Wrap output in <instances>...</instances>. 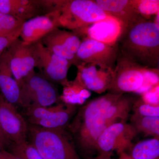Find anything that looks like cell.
Here are the masks:
<instances>
[{"instance_id": "277c9868", "label": "cell", "mask_w": 159, "mask_h": 159, "mask_svg": "<svg viewBox=\"0 0 159 159\" xmlns=\"http://www.w3.org/2000/svg\"><path fill=\"white\" fill-rule=\"evenodd\" d=\"M33 145L44 159H81L64 129H50L31 125L28 127Z\"/></svg>"}, {"instance_id": "cb8c5ba5", "label": "cell", "mask_w": 159, "mask_h": 159, "mask_svg": "<svg viewBox=\"0 0 159 159\" xmlns=\"http://www.w3.org/2000/svg\"><path fill=\"white\" fill-rule=\"evenodd\" d=\"M130 2L134 9L145 19L159 14L158 0H130Z\"/></svg>"}, {"instance_id": "30bf717a", "label": "cell", "mask_w": 159, "mask_h": 159, "mask_svg": "<svg viewBox=\"0 0 159 159\" xmlns=\"http://www.w3.org/2000/svg\"><path fill=\"white\" fill-rule=\"evenodd\" d=\"M76 79L90 91L102 93L110 88L114 69L96 63L80 62Z\"/></svg>"}, {"instance_id": "6da1fadb", "label": "cell", "mask_w": 159, "mask_h": 159, "mask_svg": "<svg viewBox=\"0 0 159 159\" xmlns=\"http://www.w3.org/2000/svg\"><path fill=\"white\" fill-rule=\"evenodd\" d=\"M115 97L111 93L88 102L80 109L71 125L77 145L86 155L97 151V139L104 129L119 121Z\"/></svg>"}, {"instance_id": "4316f807", "label": "cell", "mask_w": 159, "mask_h": 159, "mask_svg": "<svg viewBox=\"0 0 159 159\" xmlns=\"http://www.w3.org/2000/svg\"><path fill=\"white\" fill-rule=\"evenodd\" d=\"M159 85L142 94L143 102L150 105L159 106Z\"/></svg>"}, {"instance_id": "4fadbf2b", "label": "cell", "mask_w": 159, "mask_h": 159, "mask_svg": "<svg viewBox=\"0 0 159 159\" xmlns=\"http://www.w3.org/2000/svg\"><path fill=\"white\" fill-rule=\"evenodd\" d=\"M39 42L56 55L76 65L79 63L76 54L81 41L75 32L58 28L51 31Z\"/></svg>"}, {"instance_id": "9a60e30c", "label": "cell", "mask_w": 159, "mask_h": 159, "mask_svg": "<svg viewBox=\"0 0 159 159\" xmlns=\"http://www.w3.org/2000/svg\"><path fill=\"white\" fill-rule=\"evenodd\" d=\"M0 125L8 140L15 144L26 142L28 126L14 105L4 99L0 93Z\"/></svg>"}, {"instance_id": "d6986e66", "label": "cell", "mask_w": 159, "mask_h": 159, "mask_svg": "<svg viewBox=\"0 0 159 159\" xmlns=\"http://www.w3.org/2000/svg\"><path fill=\"white\" fill-rule=\"evenodd\" d=\"M0 91L7 102L14 105L19 103L20 88L11 72L6 50L0 58Z\"/></svg>"}, {"instance_id": "9c48e42d", "label": "cell", "mask_w": 159, "mask_h": 159, "mask_svg": "<svg viewBox=\"0 0 159 159\" xmlns=\"http://www.w3.org/2000/svg\"><path fill=\"white\" fill-rule=\"evenodd\" d=\"M75 105L60 104L54 107H35L27 109L32 125L50 129H64L76 110Z\"/></svg>"}, {"instance_id": "5b68a950", "label": "cell", "mask_w": 159, "mask_h": 159, "mask_svg": "<svg viewBox=\"0 0 159 159\" xmlns=\"http://www.w3.org/2000/svg\"><path fill=\"white\" fill-rule=\"evenodd\" d=\"M20 88L19 103L27 109L50 107L59 98L54 85L45 77L36 74L34 70L24 79Z\"/></svg>"}, {"instance_id": "8992f818", "label": "cell", "mask_w": 159, "mask_h": 159, "mask_svg": "<svg viewBox=\"0 0 159 159\" xmlns=\"http://www.w3.org/2000/svg\"><path fill=\"white\" fill-rule=\"evenodd\" d=\"M145 68L119 53L109 89L111 93H136L145 83Z\"/></svg>"}, {"instance_id": "3957f363", "label": "cell", "mask_w": 159, "mask_h": 159, "mask_svg": "<svg viewBox=\"0 0 159 159\" xmlns=\"http://www.w3.org/2000/svg\"><path fill=\"white\" fill-rule=\"evenodd\" d=\"M60 27L82 32L108 16L94 1L54 0Z\"/></svg>"}, {"instance_id": "484cf974", "label": "cell", "mask_w": 159, "mask_h": 159, "mask_svg": "<svg viewBox=\"0 0 159 159\" xmlns=\"http://www.w3.org/2000/svg\"><path fill=\"white\" fill-rule=\"evenodd\" d=\"M133 108L135 115L141 116L159 117V106L150 105L142 99L134 103Z\"/></svg>"}, {"instance_id": "8fae6325", "label": "cell", "mask_w": 159, "mask_h": 159, "mask_svg": "<svg viewBox=\"0 0 159 159\" xmlns=\"http://www.w3.org/2000/svg\"><path fill=\"white\" fill-rule=\"evenodd\" d=\"M118 55L117 44L109 45L88 37L81 41L76 54L79 63H96L113 69Z\"/></svg>"}, {"instance_id": "603a6c76", "label": "cell", "mask_w": 159, "mask_h": 159, "mask_svg": "<svg viewBox=\"0 0 159 159\" xmlns=\"http://www.w3.org/2000/svg\"><path fill=\"white\" fill-rule=\"evenodd\" d=\"M25 22L0 12V37H6L20 33Z\"/></svg>"}, {"instance_id": "5bb4252c", "label": "cell", "mask_w": 159, "mask_h": 159, "mask_svg": "<svg viewBox=\"0 0 159 159\" xmlns=\"http://www.w3.org/2000/svg\"><path fill=\"white\" fill-rule=\"evenodd\" d=\"M54 1L0 0V12L26 21L54 9Z\"/></svg>"}, {"instance_id": "7c38bea8", "label": "cell", "mask_w": 159, "mask_h": 159, "mask_svg": "<svg viewBox=\"0 0 159 159\" xmlns=\"http://www.w3.org/2000/svg\"><path fill=\"white\" fill-rule=\"evenodd\" d=\"M36 67L42 71L47 80L65 85L68 82V72L72 64L70 61L51 52L39 42L35 43Z\"/></svg>"}, {"instance_id": "ac0fdd59", "label": "cell", "mask_w": 159, "mask_h": 159, "mask_svg": "<svg viewBox=\"0 0 159 159\" xmlns=\"http://www.w3.org/2000/svg\"><path fill=\"white\" fill-rule=\"evenodd\" d=\"M94 1L107 14L119 20L122 24L123 30L144 18L134 9L130 0Z\"/></svg>"}, {"instance_id": "ba28073f", "label": "cell", "mask_w": 159, "mask_h": 159, "mask_svg": "<svg viewBox=\"0 0 159 159\" xmlns=\"http://www.w3.org/2000/svg\"><path fill=\"white\" fill-rule=\"evenodd\" d=\"M6 51L13 77L20 86L24 79L36 67L35 43L27 44L18 38L12 42Z\"/></svg>"}, {"instance_id": "f1b7e54d", "label": "cell", "mask_w": 159, "mask_h": 159, "mask_svg": "<svg viewBox=\"0 0 159 159\" xmlns=\"http://www.w3.org/2000/svg\"><path fill=\"white\" fill-rule=\"evenodd\" d=\"M20 33H16L6 37H0V58L12 42L19 38Z\"/></svg>"}, {"instance_id": "e0dca14e", "label": "cell", "mask_w": 159, "mask_h": 159, "mask_svg": "<svg viewBox=\"0 0 159 159\" xmlns=\"http://www.w3.org/2000/svg\"><path fill=\"white\" fill-rule=\"evenodd\" d=\"M123 27L121 22L109 15L104 19L89 26L81 32L86 33L87 37L115 46L122 34Z\"/></svg>"}, {"instance_id": "836d02e7", "label": "cell", "mask_w": 159, "mask_h": 159, "mask_svg": "<svg viewBox=\"0 0 159 159\" xmlns=\"http://www.w3.org/2000/svg\"><path fill=\"white\" fill-rule=\"evenodd\" d=\"M2 149L1 147H0V151H1V149Z\"/></svg>"}, {"instance_id": "44dd1931", "label": "cell", "mask_w": 159, "mask_h": 159, "mask_svg": "<svg viewBox=\"0 0 159 159\" xmlns=\"http://www.w3.org/2000/svg\"><path fill=\"white\" fill-rule=\"evenodd\" d=\"M64 86L63 99L67 104H83L91 96L90 91L76 79L72 82L68 81Z\"/></svg>"}, {"instance_id": "f546056e", "label": "cell", "mask_w": 159, "mask_h": 159, "mask_svg": "<svg viewBox=\"0 0 159 159\" xmlns=\"http://www.w3.org/2000/svg\"><path fill=\"white\" fill-rule=\"evenodd\" d=\"M0 159H21L11 152L2 149L0 151Z\"/></svg>"}, {"instance_id": "ffe728a7", "label": "cell", "mask_w": 159, "mask_h": 159, "mask_svg": "<svg viewBox=\"0 0 159 159\" xmlns=\"http://www.w3.org/2000/svg\"><path fill=\"white\" fill-rule=\"evenodd\" d=\"M132 159H159V139L156 137L133 145L130 149Z\"/></svg>"}, {"instance_id": "d6a6232c", "label": "cell", "mask_w": 159, "mask_h": 159, "mask_svg": "<svg viewBox=\"0 0 159 159\" xmlns=\"http://www.w3.org/2000/svg\"><path fill=\"white\" fill-rule=\"evenodd\" d=\"M119 159H132L126 152H121L119 154Z\"/></svg>"}, {"instance_id": "7a4b0ae2", "label": "cell", "mask_w": 159, "mask_h": 159, "mask_svg": "<svg viewBox=\"0 0 159 159\" xmlns=\"http://www.w3.org/2000/svg\"><path fill=\"white\" fill-rule=\"evenodd\" d=\"M119 53L144 67L158 69L159 25L145 19L123 29L117 43Z\"/></svg>"}, {"instance_id": "d4e9b609", "label": "cell", "mask_w": 159, "mask_h": 159, "mask_svg": "<svg viewBox=\"0 0 159 159\" xmlns=\"http://www.w3.org/2000/svg\"><path fill=\"white\" fill-rule=\"evenodd\" d=\"M11 152L21 159H44L36 147L27 142L15 144Z\"/></svg>"}, {"instance_id": "83f0119b", "label": "cell", "mask_w": 159, "mask_h": 159, "mask_svg": "<svg viewBox=\"0 0 159 159\" xmlns=\"http://www.w3.org/2000/svg\"><path fill=\"white\" fill-rule=\"evenodd\" d=\"M144 76L145 82L153 86L159 85V69L145 68Z\"/></svg>"}, {"instance_id": "52a82bcc", "label": "cell", "mask_w": 159, "mask_h": 159, "mask_svg": "<svg viewBox=\"0 0 159 159\" xmlns=\"http://www.w3.org/2000/svg\"><path fill=\"white\" fill-rule=\"evenodd\" d=\"M138 131L126 121H118L108 126L97 139L96 148L99 153L125 152L133 146L132 141Z\"/></svg>"}, {"instance_id": "7402d4cb", "label": "cell", "mask_w": 159, "mask_h": 159, "mask_svg": "<svg viewBox=\"0 0 159 159\" xmlns=\"http://www.w3.org/2000/svg\"><path fill=\"white\" fill-rule=\"evenodd\" d=\"M133 125L138 131L154 138L159 136V117L141 116L134 114L132 116Z\"/></svg>"}, {"instance_id": "4dcf8cb0", "label": "cell", "mask_w": 159, "mask_h": 159, "mask_svg": "<svg viewBox=\"0 0 159 159\" xmlns=\"http://www.w3.org/2000/svg\"><path fill=\"white\" fill-rule=\"evenodd\" d=\"M112 152L99 153V155L94 159H114L112 157Z\"/></svg>"}, {"instance_id": "2e32d148", "label": "cell", "mask_w": 159, "mask_h": 159, "mask_svg": "<svg viewBox=\"0 0 159 159\" xmlns=\"http://www.w3.org/2000/svg\"><path fill=\"white\" fill-rule=\"evenodd\" d=\"M59 27L58 13L54 9L47 14L25 21L22 27L20 37L26 43H36Z\"/></svg>"}, {"instance_id": "1f68e13d", "label": "cell", "mask_w": 159, "mask_h": 159, "mask_svg": "<svg viewBox=\"0 0 159 159\" xmlns=\"http://www.w3.org/2000/svg\"><path fill=\"white\" fill-rule=\"evenodd\" d=\"M8 140L6 136L4 134L0 125V147L2 148L3 146L6 144Z\"/></svg>"}]
</instances>
